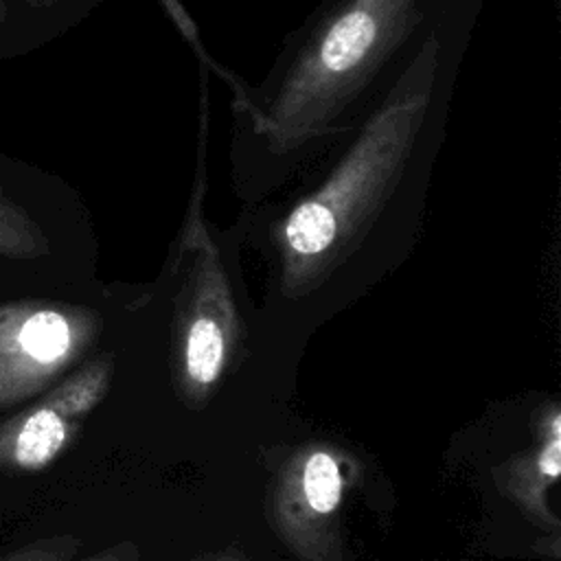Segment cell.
I'll list each match as a JSON object with an SVG mask.
<instances>
[{
  "mask_svg": "<svg viewBox=\"0 0 561 561\" xmlns=\"http://www.w3.org/2000/svg\"><path fill=\"white\" fill-rule=\"evenodd\" d=\"M480 0H451L311 182L243 206L221 230L237 283L278 316L333 309L412 254Z\"/></svg>",
  "mask_w": 561,
  "mask_h": 561,
  "instance_id": "cell-1",
  "label": "cell"
},
{
  "mask_svg": "<svg viewBox=\"0 0 561 561\" xmlns=\"http://www.w3.org/2000/svg\"><path fill=\"white\" fill-rule=\"evenodd\" d=\"M451 0H322L261 83L232 75L230 182L243 206L285 191L366 116Z\"/></svg>",
  "mask_w": 561,
  "mask_h": 561,
  "instance_id": "cell-2",
  "label": "cell"
},
{
  "mask_svg": "<svg viewBox=\"0 0 561 561\" xmlns=\"http://www.w3.org/2000/svg\"><path fill=\"white\" fill-rule=\"evenodd\" d=\"M99 309L66 300L0 302V405L44 392L101 337Z\"/></svg>",
  "mask_w": 561,
  "mask_h": 561,
  "instance_id": "cell-3",
  "label": "cell"
},
{
  "mask_svg": "<svg viewBox=\"0 0 561 561\" xmlns=\"http://www.w3.org/2000/svg\"><path fill=\"white\" fill-rule=\"evenodd\" d=\"M355 473V462L344 449L311 440L274 476L270 522L300 561H346L342 508Z\"/></svg>",
  "mask_w": 561,
  "mask_h": 561,
  "instance_id": "cell-4",
  "label": "cell"
},
{
  "mask_svg": "<svg viewBox=\"0 0 561 561\" xmlns=\"http://www.w3.org/2000/svg\"><path fill=\"white\" fill-rule=\"evenodd\" d=\"M112 375V355L92 357L0 423V471L37 473L53 465L105 399Z\"/></svg>",
  "mask_w": 561,
  "mask_h": 561,
  "instance_id": "cell-5",
  "label": "cell"
},
{
  "mask_svg": "<svg viewBox=\"0 0 561 561\" xmlns=\"http://www.w3.org/2000/svg\"><path fill=\"white\" fill-rule=\"evenodd\" d=\"M561 476V410L548 401L539 408L535 440L528 449L506 460L495 478L497 486L537 526L559 537V517L550 504V491Z\"/></svg>",
  "mask_w": 561,
  "mask_h": 561,
  "instance_id": "cell-6",
  "label": "cell"
},
{
  "mask_svg": "<svg viewBox=\"0 0 561 561\" xmlns=\"http://www.w3.org/2000/svg\"><path fill=\"white\" fill-rule=\"evenodd\" d=\"M50 254V241L37 219L0 188V256L37 261Z\"/></svg>",
  "mask_w": 561,
  "mask_h": 561,
  "instance_id": "cell-7",
  "label": "cell"
},
{
  "mask_svg": "<svg viewBox=\"0 0 561 561\" xmlns=\"http://www.w3.org/2000/svg\"><path fill=\"white\" fill-rule=\"evenodd\" d=\"M0 561H136L131 550L125 546H114L88 557L79 554V541L75 537H48L31 541Z\"/></svg>",
  "mask_w": 561,
  "mask_h": 561,
  "instance_id": "cell-8",
  "label": "cell"
},
{
  "mask_svg": "<svg viewBox=\"0 0 561 561\" xmlns=\"http://www.w3.org/2000/svg\"><path fill=\"white\" fill-rule=\"evenodd\" d=\"M162 11L167 13V18L171 20V24L178 28V33L184 37V42L193 48L199 66H206L210 72H215L224 83L234 75L230 70H226L224 66H219L210 55L208 50L204 48L202 44V37H199V31H197V24L195 20L191 18V13L186 11V7L182 4V0H158Z\"/></svg>",
  "mask_w": 561,
  "mask_h": 561,
  "instance_id": "cell-9",
  "label": "cell"
},
{
  "mask_svg": "<svg viewBox=\"0 0 561 561\" xmlns=\"http://www.w3.org/2000/svg\"><path fill=\"white\" fill-rule=\"evenodd\" d=\"M7 20V4L0 0V24Z\"/></svg>",
  "mask_w": 561,
  "mask_h": 561,
  "instance_id": "cell-10",
  "label": "cell"
},
{
  "mask_svg": "<svg viewBox=\"0 0 561 561\" xmlns=\"http://www.w3.org/2000/svg\"><path fill=\"white\" fill-rule=\"evenodd\" d=\"M37 4H53V2H68V0H33Z\"/></svg>",
  "mask_w": 561,
  "mask_h": 561,
  "instance_id": "cell-11",
  "label": "cell"
}]
</instances>
